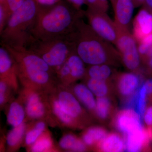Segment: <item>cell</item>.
Masks as SVG:
<instances>
[{
    "label": "cell",
    "mask_w": 152,
    "mask_h": 152,
    "mask_svg": "<svg viewBox=\"0 0 152 152\" xmlns=\"http://www.w3.org/2000/svg\"><path fill=\"white\" fill-rule=\"evenodd\" d=\"M7 83L5 81H1L0 83V103L1 104L4 103L5 100V93L7 89Z\"/></svg>",
    "instance_id": "obj_31"
},
{
    "label": "cell",
    "mask_w": 152,
    "mask_h": 152,
    "mask_svg": "<svg viewBox=\"0 0 152 152\" xmlns=\"http://www.w3.org/2000/svg\"><path fill=\"white\" fill-rule=\"evenodd\" d=\"M52 146V142L48 138H43L39 140L34 144L32 148L33 152H43L48 150Z\"/></svg>",
    "instance_id": "obj_27"
},
{
    "label": "cell",
    "mask_w": 152,
    "mask_h": 152,
    "mask_svg": "<svg viewBox=\"0 0 152 152\" xmlns=\"http://www.w3.org/2000/svg\"><path fill=\"white\" fill-rule=\"evenodd\" d=\"M142 121L137 113L130 108L121 111L117 114L114 123L119 131L127 134L143 128Z\"/></svg>",
    "instance_id": "obj_7"
},
{
    "label": "cell",
    "mask_w": 152,
    "mask_h": 152,
    "mask_svg": "<svg viewBox=\"0 0 152 152\" xmlns=\"http://www.w3.org/2000/svg\"><path fill=\"white\" fill-rule=\"evenodd\" d=\"M83 141L86 145H91L95 143L92 138L87 133H85L83 136Z\"/></svg>",
    "instance_id": "obj_33"
},
{
    "label": "cell",
    "mask_w": 152,
    "mask_h": 152,
    "mask_svg": "<svg viewBox=\"0 0 152 152\" xmlns=\"http://www.w3.org/2000/svg\"><path fill=\"white\" fill-rule=\"evenodd\" d=\"M99 147L103 152H122L125 150V141L120 135L111 133L99 143Z\"/></svg>",
    "instance_id": "obj_14"
},
{
    "label": "cell",
    "mask_w": 152,
    "mask_h": 152,
    "mask_svg": "<svg viewBox=\"0 0 152 152\" xmlns=\"http://www.w3.org/2000/svg\"><path fill=\"white\" fill-rule=\"evenodd\" d=\"M118 30V35L115 46L119 53L122 61L128 69L137 72L142 62L137 41L129 30Z\"/></svg>",
    "instance_id": "obj_5"
},
{
    "label": "cell",
    "mask_w": 152,
    "mask_h": 152,
    "mask_svg": "<svg viewBox=\"0 0 152 152\" xmlns=\"http://www.w3.org/2000/svg\"><path fill=\"white\" fill-rule=\"evenodd\" d=\"M114 22L118 29L129 30L135 7L133 0H114Z\"/></svg>",
    "instance_id": "obj_8"
},
{
    "label": "cell",
    "mask_w": 152,
    "mask_h": 152,
    "mask_svg": "<svg viewBox=\"0 0 152 152\" xmlns=\"http://www.w3.org/2000/svg\"><path fill=\"white\" fill-rule=\"evenodd\" d=\"M143 6L152 11V0H145Z\"/></svg>",
    "instance_id": "obj_37"
},
{
    "label": "cell",
    "mask_w": 152,
    "mask_h": 152,
    "mask_svg": "<svg viewBox=\"0 0 152 152\" xmlns=\"http://www.w3.org/2000/svg\"><path fill=\"white\" fill-rule=\"evenodd\" d=\"M111 103L106 96L98 97L96 101L95 110L97 115L101 119L105 120L110 113Z\"/></svg>",
    "instance_id": "obj_21"
},
{
    "label": "cell",
    "mask_w": 152,
    "mask_h": 152,
    "mask_svg": "<svg viewBox=\"0 0 152 152\" xmlns=\"http://www.w3.org/2000/svg\"><path fill=\"white\" fill-rule=\"evenodd\" d=\"M42 130L39 129L37 127H35L32 130L30 131L26 136V142L27 145H31L34 143L37 140L38 137L42 132Z\"/></svg>",
    "instance_id": "obj_28"
},
{
    "label": "cell",
    "mask_w": 152,
    "mask_h": 152,
    "mask_svg": "<svg viewBox=\"0 0 152 152\" xmlns=\"http://www.w3.org/2000/svg\"><path fill=\"white\" fill-rule=\"evenodd\" d=\"M152 33V11L143 7L133 21V36L138 43Z\"/></svg>",
    "instance_id": "obj_9"
},
{
    "label": "cell",
    "mask_w": 152,
    "mask_h": 152,
    "mask_svg": "<svg viewBox=\"0 0 152 152\" xmlns=\"http://www.w3.org/2000/svg\"><path fill=\"white\" fill-rule=\"evenodd\" d=\"M25 48L40 57L56 71L75 50L69 34L47 39L31 37Z\"/></svg>",
    "instance_id": "obj_4"
},
{
    "label": "cell",
    "mask_w": 152,
    "mask_h": 152,
    "mask_svg": "<svg viewBox=\"0 0 152 152\" xmlns=\"http://www.w3.org/2000/svg\"><path fill=\"white\" fill-rule=\"evenodd\" d=\"M135 7H138L140 6L143 5L145 0H133Z\"/></svg>",
    "instance_id": "obj_38"
},
{
    "label": "cell",
    "mask_w": 152,
    "mask_h": 152,
    "mask_svg": "<svg viewBox=\"0 0 152 152\" xmlns=\"http://www.w3.org/2000/svg\"><path fill=\"white\" fill-rule=\"evenodd\" d=\"M5 1V0H0V4H3Z\"/></svg>",
    "instance_id": "obj_39"
},
{
    "label": "cell",
    "mask_w": 152,
    "mask_h": 152,
    "mask_svg": "<svg viewBox=\"0 0 152 152\" xmlns=\"http://www.w3.org/2000/svg\"><path fill=\"white\" fill-rule=\"evenodd\" d=\"M86 133L92 138L95 142L99 143L107 135V131L104 128L99 127L90 128L87 130Z\"/></svg>",
    "instance_id": "obj_25"
},
{
    "label": "cell",
    "mask_w": 152,
    "mask_h": 152,
    "mask_svg": "<svg viewBox=\"0 0 152 152\" xmlns=\"http://www.w3.org/2000/svg\"><path fill=\"white\" fill-rule=\"evenodd\" d=\"M58 101L62 107L72 118H76L81 113L80 105L71 93L67 91L61 92L59 95Z\"/></svg>",
    "instance_id": "obj_13"
},
{
    "label": "cell",
    "mask_w": 152,
    "mask_h": 152,
    "mask_svg": "<svg viewBox=\"0 0 152 152\" xmlns=\"http://www.w3.org/2000/svg\"><path fill=\"white\" fill-rule=\"evenodd\" d=\"M74 92L78 99L89 110H95L96 101L94 94L88 87L79 84L74 88Z\"/></svg>",
    "instance_id": "obj_16"
},
{
    "label": "cell",
    "mask_w": 152,
    "mask_h": 152,
    "mask_svg": "<svg viewBox=\"0 0 152 152\" xmlns=\"http://www.w3.org/2000/svg\"><path fill=\"white\" fill-rule=\"evenodd\" d=\"M141 81L140 75L134 72L120 74L117 83L119 92L123 96H132L141 85Z\"/></svg>",
    "instance_id": "obj_11"
},
{
    "label": "cell",
    "mask_w": 152,
    "mask_h": 152,
    "mask_svg": "<svg viewBox=\"0 0 152 152\" xmlns=\"http://www.w3.org/2000/svg\"><path fill=\"white\" fill-rule=\"evenodd\" d=\"M26 0H5L3 4H0L4 14L6 22L7 23L9 19L14 12L22 5Z\"/></svg>",
    "instance_id": "obj_23"
},
{
    "label": "cell",
    "mask_w": 152,
    "mask_h": 152,
    "mask_svg": "<svg viewBox=\"0 0 152 152\" xmlns=\"http://www.w3.org/2000/svg\"><path fill=\"white\" fill-rule=\"evenodd\" d=\"M144 83L146 89L148 98L152 100V77L146 80Z\"/></svg>",
    "instance_id": "obj_32"
},
{
    "label": "cell",
    "mask_w": 152,
    "mask_h": 152,
    "mask_svg": "<svg viewBox=\"0 0 152 152\" xmlns=\"http://www.w3.org/2000/svg\"><path fill=\"white\" fill-rule=\"evenodd\" d=\"M53 107L55 114L63 123L66 124H70L72 122L73 118H72L64 110L59 103L58 101H55Z\"/></svg>",
    "instance_id": "obj_24"
},
{
    "label": "cell",
    "mask_w": 152,
    "mask_h": 152,
    "mask_svg": "<svg viewBox=\"0 0 152 152\" xmlns=\"http://www.w3.org/2000/svg\"><path fill=\"white\" fill-rule=\"evenodd\" d=\"M26 112L28 116L33 118H38L43 115L45 108L39 95L33 94L30 95L27 103Z\"/></svg>",
    "instance_id": "obj_17"
},
{
    "label": "cell",
    "mask_w": 152,
    "mask_h": 152,
    "mask_svg": "<svg viewBox=\"0 0 152 152\" xmlns=\"http://www.w3.org/2000/svg\"><path fill=\"white\" fill-rule=\"evenodd\" d=\"M110 65L107 64L90 65L87 71L89 78L107 80L112 74Z\"/></svg>",
    "instance_id": "obj_18"
},
{
    "label": "cell",
    "mask_w": 152,
    "mask_h": 152,
    "mask_svg": "<svg viewBox=\"0 0 152 152\" xmlns=\"http://www.w3.org/2000/svg\"><path fill=\"white\" fill-rule=\"evenodd\" d=\"M61 0H37L38 4L42 5H51L58 2Z\"/></svg>",
    "instance_id": "obj_34"
},
{
    "label": "cell",
    "mask_w": 152,
    "mask_h": 152,
    "mask_svg": "<svg viewBox=\"0 0 152 152\" xmlns=\"http://www.w3.org/2000/svg\"><path fill=\"white\" fill-rule=\"evenodd\" d=\"M143 120L148 127L152 128V106L147 107L144 114Z\"/></svg>",
    "instance_id": "obj_29"
},
{
    "label": "cell",
    "mask_w": 152,
    "mask_h": 152,
    "mask_svg": "<svg viewBox=\"0 0 152 152\" xmlns=\"http://www.w3.org/2000/svg\"><path fill=\"white\" fill-rule=\"evenodd\" d=\"M35 21L31 30V37L47 39L64 36L73 30L77 21L84 15L62 0L51 5L39 4Z\"/></svg>",
    "instance_id": "obj_1"
},
{
    "label": "cell",
    "mask_w": 152,
    "mask_h": 152,
    "mask_svg": "<svg viewBox=\"0 0 152 152\" xmlns=\"http://www.w3.org/2000/svg\"><path fill=\"white\" fill-rule=\"evenodd\" d=\"M125 150L128 152L141 151L152 139V134L144 128L126 134Z\"/></svg>",
    "instance_id": "obj_10"
},
{
    "label": "cell",
    "mask_w": 152,
    "mask_h": 152,
    "mask_svg": "<svg viewBox=\"0 0 152 152\" xmlns=\"http://www.w3.org/2000/svg\"><path fill=\"white\" fill-rule=\"evenodd\" d=\"M87 86L97 97L106 96L108 92V87L107 80H105L89 78Z\"/></svg>",
    "instance_id": "obj_20"
},
{
    "label": "cell",
    "mask_w": 152,
    "mask_h": 152,
    "mask_svg": "<svg viewBox=\"0 0 152 152\" xmlns=\"http://www.w3.org/2000/svg\"><path fill=\"white\" fill-rule=\"evenodd\" d=\"M14 59L5 47L0 48V74L2 78H13L16 71V65H14Z\"/></svg>",
    "instance_id": "obj_12"
},
{
    "label": "cell",
    "mask_w": 152,
    "mask_h": 152,
    "mask_svg": "<svg viewBox=\"0 0 152 152\" xmlns=\"http://www.w3.org/2000/svg\"><path fill=\"white\" fill-rule=\"evenodd\" d=\"M70 71L69 80L80 78L86 73L84 62L76 53L72 52L66 60Z\"/></svg>",
    "instance_id": "obj_15"
},
{
    "label": "cell",
    "mask_w": 152,
    "mask_h": 152,
    "mask_svg": "<svg viewBox=\"0 0 152 152\" xmlns=\"http://www.w3.org/2000/svg\"><path fill=\"white\" fill-rule=\"evenodd\" d=\"M109 1L111 2V3L112 4V3H113V1L114 0H109Z\"/></svg>",
    "instance_id": "obj_40"
},
{
    "label": "cell",
    "mask_w": 152,
    "mask_h": 152,
    "mask_svg": "<svg viewBox=\"0 0 152 152\" xmlns=\"http://www.w3.org/2000/svg\"><path fill=\"white\" fill-rule=\"evenodd\" d=\"M25 117V112L23 107L17 102H13L10 106L7 121L9 124L14 127L23 123Z\"/></svg>",
    "instance_id": "obj_19"
},
{
    "label": "cell",
    "mask_w": 152,
    "mask_h": 152,
    "mask_svg": "<svg viewBox=\"0 0 152 152\" xmlns=\"http://www.w3.org/2000/svg\"><path fill=\"white\" fill-rule=\"evenodd\" d=\"M39 4L37 0H26L12 14L1 35V45L15 48H26L31 37Z\"/></svg>",
    "instance_id": "obj_3"
},
{
    "label": "cell",
    "mask_w": 152,
    "mask_h": 152,
    "mask_svg": "<svg viewBox=\"0 0 152 152\" xmlns=\"http://www.w3.org/2000/svg\"><path fill=\"white\" fill-rule=\"evenodd\" d=\"M78 139L72 134L66 135L59 142L60 147L64 149L72 150L78 141Z\"/></svg>",
    "instance_id": "obj_26"
},
{
    "label": "cell",
    "mask_w": 152,
    "mask_h": 152,
    "mask_svg": "<svg viewBox=\"0 0 152 152\" xmlns=\"http://www.w3.org/2000/svg\"><path fill=\"white\" fill-rule=\"evenodd\" d=\"M25 128V124L22 123L10 132L7 137V142L9 145L14 146L18 143L23 135Z\"/></svg>",
    "instance_id": "obj_22"
},
{
    "label": "cell",
    "mask_w": 152,
    "mask_h": 152,
    "mask_svg": "<svg viewBox=\"0 0 152 152\" xmlns=\"http://www.w3.org/2000/svg\"><path fill=\"white\" fill-rule=\"evenodd\" d=\"M88 23L95 32L105 40L115 45L118 30L115 22L109 17L107 12L92 10L87 8L84 11Z\"/></svg>",
    "instance_id": "obj_6"
},
{
    "label": "cell",
    "mask_w": 152,
    "mask_h": 152,
    "mask_svg": "<svg viewBox=\"0 0 152 152\" xmlns=\"http://www.w3.org/2000/svg\"><path fill=\"white\" fill-rule=\"evenodd\" d=\"M70 4L78 11H83L82 7L85 4V0H66Z\"/></svg>",
    "instance_id": "obj_30"
},
{
    "label": "cell",
    "mask_w": 152,
    "mask_h": 152,
    "mask_svg": "<svg viewBox=\"0 0 152 152\" xmlns=\"http://www.w3.org/2000/svg\"><path fill=\"white\" fill-rule=\"evenodd\" d=\"M69 35L77 54L89 65H111L116 64L121 58L118 51L113 44L98 35L82 18L77 21Z\"/></svg>",
    "instance_id": "obj_2"
},
{
    "label": "cell",
    "mask_w": 152,
    "mask_h": 152,
    "mask_svg": "<svg viewBox=\"0 0 152 152\" xmlns=\"http://www.w3.org/2000/svg\"><path fill=\"white\" fill-rule=\"evenodd\" d=\"M104 12H107L109 8L108 0H97Z\"/></svg>",
    "instance_id": "obj_35"
},
{
    "label": "cell",
    "mask_w": 152,
    "mask_h": 152,
    "mask_svg": "<svg viewBox=\"0 0 152 152\" xmlns=\"http://www.w3.org/2000/svg\"><path fill=\"white\" fill-rule=\"evenodd\" d=\"M146 72L149 75L152 76V57L147 63Z\"/></svg>",
    "instance_id": "obj_36"
}]
</instances>
